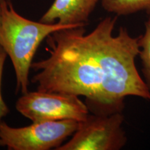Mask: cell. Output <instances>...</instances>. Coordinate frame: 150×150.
<instances>
[{
    "instance_id": "cell-6",
    "label": "cell",
    "mask_w": 150,
    "mask_h": 150,
    "mask_svg": "<svg viewBox=\"0 0 150 150\" xmlns=\"http://www.w3.org/2000/svg\"><path fill=\"white\" fill-rule=\"evenodd\" d=\"M99 0H55L40 18L43 23L86 25Z\"/></svg>"
},
{
    "instance_id": "cell-1",
    "label": "cell",
    "mask_w": 150,
    "mask_h": 150,
    "mask_svg": "<svg viewBox=\"0 0 150 150\" xmlns=\"http://www.w3.org/2000/svg\"><path fill=\"white\" fill-rule=\"evenodd\" d=\"M117 19L104 18L88 34L83 26L49 35L50 56L31 65L38 72L31 79L38 91L83 96L89 110L99 115L122 112L129 96L150 99L135 62L139 37L125 27L112 35Z\"/></svg>"
},
{
    "instance_id": "cell-5",
    "label": "cell",
    "mask_w": 150,
    "mask_h": 150,
    "mask_svg": "<svg viewBox=\"0 0 150 150\" xmlns=\"http://www.w3.org/2000/svg\"><path fill=\"white\" fill-rule=\"evenodd\" d=\"M122 112L110 115L89 114L79 122L77 130L66 143L56 150H118L126 145Z\"/></svg>"
},
{
    "instance_id": "cell-2",
    "label": "cell",
    "mask_w": 150,
    "mask_h": 150,
    "mask_svg": "<svg viewBox=\"0 0 150 150\" xmlns=\"http://www.w3.org/2000/svg\"><path fill=\"white\" fill-rule=\"evenodd\" d=\"M0 45L9 56L13 65L16 76V92L24 94L28 92L29 70L40 43L56 31L85 25L34 22L18 14L11 0H0Z\"/></svg>"
},
{
    "instance_id": "cell-8",
    "label": "cell",
    "mask_w": 150,
    "mask_h": 150,
    "mask_svg": "<svg viewBox=\"0 0 150 150\" xmlns=\"http://www.w3.org/2000/svg\"><path fill=\"white\" fill-rule=\"evenodd\" d=\"M140 53L144 81L150 93V16L145 22V33L139 36Z\"/></svg>"
},
{
    "instance_id": "cell-7",
    "label": "cell",
    "mask_w": 150,
    "mask_h": 150,
    "mask_svg": "<svg viewBox=\"0 0 150 150\" xmlns=\"http://www.w3.org/2000/svg\"><path fill=\"white\" fill-rule=\"evenodd\" d=\"M102 7L117 16H127L145 11L150 14V0H102Z\"/></svg>"
},
{
    "instance_id": "cell-3",
    "label": "cell",
    "mask_w": 150,
    "mask_h": 150,
    "mask_svg": "<svg viewBox=\"0 0 150 150\" xmlns=\"http://www.w3.org/2000/svg\"><path fill=\"white\" fill-rule=\"evenodd\" d=\"M79 122L73 120L33 122L15 128L0 122V147L9 150H49L63 145L77 130Z\"/></svg>"
},
{
    "instance_id": "cell-9",
    "label": "cell",
    "mask_w": 150,
    "mask_h": 150,
    "mask_svg": "<svg viewBox=\"0 0 150 150\" xmlns=\"http://www.w3.org/2000/svg\"><path fill=\"white\" fill-rule=\"evenodd\" d=\"M7 54L5 50L0 45V122L1 119L6 115H7L9 112V109L4 101L2 95H1V81H2V74L4 70V63L6 59Z\"/></svg>"
},
{
    "instance_id": "cell-4",
    "label": "cell",
    "mask_w": 150,
    "mask_h": 150,
    "mask_svg": "<svg viewBox=\"0 0 150 150\" xmlns=\"http://www.w3.org/2000/svg\"><path fill=\"white\" fill-rule=\"evenodd\" d=\"M18 111L33 122L73 120L83 121L89 108L78 96L38 91L24 93L16 104Z\"/></svg>"
},
{
    "instance_id": "cell-10",
    "label": "cell",
    "mask_w": 150,
    "mask_h": 150,
    "mask_svg": "<svg viewBox=\"0 0 150 150\" xmlns=\"http://www.w3.org/2000/svg\"><path fill=\"white\" fill-rule=\"evenodd\" d=\"M1 3H0V26H1Z\"/></svg>"
}]
</instances>
